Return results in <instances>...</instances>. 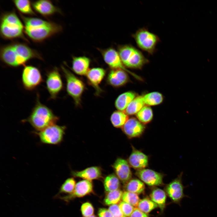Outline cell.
I'll use <instances>...</instances> for the list:
<instances>
[{"label":"cell","instance_id":"cell-1","mask_svg":"<svg viewBox=\"0 0 217 217\" xmlns=\"http://www.w3.org/2000/svg\"><path fill=\"white\" fill-rule=\"evenodd\" d=\"M0 58L5 64L13 67L24 65L33 58L42 59L36 51L24 44L20 43H12L3 46L0 50Z\"/></svg>","mask_w":217,"mask_h":217},{"label":"cell","instance_id":"cell-2","mask_svg":"<svg viewBox=\"0 0 217 217\" xmlns=\"http://www.w3.org/2000/svg\"><path fill=\"white\" fill-rule=\"evenodd\" d=\"M24 24V31L30 39L39 42L60 32L61 27L54 23L20 14Z\"/></svg>","mask_w":217,"mask_h":217},{"label":"cell","instance_id":"cell-3","mask_svg":"<svg viewBox=\"0 0 217 217\" xmlns=\"http://www.w3.org/2000/svg\"><path fill=\"white\" fill-rule=\"evenodd\" d=\"M39 96L37 95L36 104L30 115L22 121L29 123L38 131L56 124L59 120L51 109L40 102Z\"/></svg>","mask_w":217,"mask_h":217},{"label":"cell","instance_id":"cell-4","mask_svg":"<svg viewBox=\"0 0 217 217\" xmlns=\"http://www.w3.org/2000/svg\"><path fill=\"white\" fill-rule=\"evenodd\" d=\"M24 27L14 11L5 13L1 17L0 32L3 38L7 39L24 38Z\"/></svg>","mask_w":217,"mask_h":217},{"label":"cell","instance_id":"cell-5","mask_svg":"<svg viewBox=\"0 0 217 217\" xmlns=\"http://www.w3.org/2000/svg\"><path fill=\"white\" fill-rule=\"evenodd\" d=\"M118 51L123 64L127 67L140 69L149 62L140 51L131 45L119 46Z\"/></svg>","mask_w":217,"mask_h":217},{"label":"cell","instance_id":"cell-6","mask_svg":"<svg viewBox=\"0 0 217 217\" xmlns=\"http://www.w3.org/2000/svg\"><path fill=\"white\" fill-rule=\"evenodd\" d=\"M61 68L66 82V90L73 99L76 106L81 105L82 95L85 89L83 82L63 66Z\"/></svg>","mask_w":217,"mask_h":217},{"label":"cell","instance_id":"cell-7","mask_svg":"<svg viewBox=\"0 0 217 217\" xmlns=\"http://www.w3.org/2000/svg\"><path fill=\"white\" fill-rule=\"evenodd\" d=\"M132 36L139 48L151 55L156 51L157 45L160 41L158 36L145 28L139 29Z\"/></svg>","mask_w":217,"mask_h":217},{"label":"cell","instance_id":"cell-8","mask_svg":"<svg viewBox=\"0 0 217 217\" xmlns=\"http://www.w3.org/2000/svg\"><path fill=\"white\" fill-rule=\"evenodd\" d=\"M66 128L64 126H59L55 124L36 133L41 143L56 145L60 144L62 141Z\"/></svg>","mask_w":217,"mask_h":217},{"label":"cell","instance_id":"cell-9","mask_svg":"<svg viewBox=\"0 0 217 217\" xmlns=\"http://www.w3.org/2000/svg\"><path fill=\"white\" fill-rule=\"evenodd\" d=\"M21 80L23 87L28 91L33 90L43 81L40 70L32 65L24 66L22 71Z\"/></svg>","mask_w":217,"mask_h":217},{"label":"cell","instance_id":"cell-10","mask_svg":"<svg viewBox=\"0 0 217 217\" xmlns=\"http://www.w3.org/2000/svg\"><path fill=\"white\" fill-rule=\"evenodd\" d=\"M181 172L178 177L165 187L164 190L167 195L173 203L181 206V201L184 197L190 198L184 193V189L188 186H184L182 183Z\"/></svg>","mask_w":217,"mask_h":217},{"label":"cell","instance_id":"cell-11","mask_svg":"<svg viewBox=\"0 0 217 217\" xmlns=\"http://www.w3.org/2000/svg\"><path fill=\"white\" fill-rule=\"evenodd\" d=\"M46 82L49 99H55L63 87L61 77L57 68L55 67L47 71Z\"/></svg>","mask_w":217,"mask_h":217},{"label":"cell","instance_id":"cell-12","mask_svg":"<svg viewBox=\"0 0 217 217\" xmlns=\"http://www.w3.org/2000/svg\"><path fill=\"white\" fill-rule=\"evenodd\" d=\"M104 60L111 69H120L131 74L136 78L142 80V78L128 70L123 64L118 51L110 47L104 49H99Z\"/></svg>","mask_w":217,"mask_h":217},{"label":"cell","instance_id":"cell-13","mask_svg":"<svg viewBox=\"0 0 217 217\" xmlns=\"http://www.w3.org/2000/svg\"><path fill=\"white\" fill-rule=\"evenodd\" d=\"M135 175L143 182L147 185L153 187L164 185V175L148 168L137 170Z\"/></svg>","mask_w":217,"mask_h":217},{"label":"cell","instance_id":"cell-14","mask_svg":"<svg viewBox=\"0 0 217 217\" xmlns=\"http://www.w3.org/2000/svg\"><path fill=\"white\" fill-rule=\"evenodd\" d=\"M93 185L91 181L84 179L76 184L74 191L71 194L57 198L68 202L75 198L82 197L89 195L93 193Z\"/></svg>","mask_w":217,"mask_h":217},{"label":"cell","instance_id":"cell-15","mask_svg":"<svg viewBox=\"0 0 217 217\" xmlns=\"http://www.w3.org/2000/svg\"><path fill=\"white\" fill-rule=\"evenodd\" d=\"M112 166L115 174L124 185L132 178L131 166L127 160L121 158H118Z\"/></svg>","mask_w":217,"mask_h":217},{"label":"cell","instance_id":"cell-16","mask_svg":"<svg viewBox=\"0 0 217 217\" xmlns=\"http://www.w3.org/2000/svg\"><path fill=\"white\" fill-rule=\"evenodd\" d=\"M123 132L130 139L140 137L144 133L146 127L137 119L129 118L121 128Z\"/></svg>","mask_w":217,"mask_h":217},{"label":"cell","instance_id":"cell-17","mask_svg":"<svg viewBox=\"0 0 217 217\" xmlns=\"http://www.w3.org/2000/svg\"><path fill=\"white\" fill-rule=\"evenodd\" d=\"M132 151L127 160L130 166L137 170L144 168L148 165V156L131 145Z\"/></svg>","mask_w":217,"mask_h":217},{"label":"cell","instance_id":"cell-18","mask_svg":"<svg viewBox=\"0 0 217 217\" xmlns=\"http://www.w3.org/2000/svg\"><path fill=\"white\" fill-rule=\"evenodd\" d=\"M105 73V71L102 68H94L90 69L86 75L88 83L95 89L96 95L99 96L102 92L99 85Z\"/></svg>","mask_w":217,"mask_h":217},{"label":"cell","instance_id":"cell-19","mask_svg":"<svg viewBox=\"0 0 217 217\" xmlns=\"http://www.w3.org/2000/svg\"><path fill=\"white\" fill-rule=\"evenodd\" d=\"M125 71L120 69H111L107 75L108 84L115 87H118L126 84L129 80Z\"/></svg>","mask_w":217,"mask_h":217},{"label":"cell","instance_id":"cell-20","mask_svg":"<svg viewBox=\"0 0 217 217\" xmlns=\"http://www.w3.org/2000/svg\"><path fill=\"white\" fill-rule=\"evenodd\" d=\"M102 169L99 166H94L87 168L81 171H72V176L91 181L101 179L102 177Z\"/></svg>","mask_w":217,"mask_h":217},{"label":"cell","instance_id":"cell-21","mask_svg":"<svg viewBox=\"0 0 217 217\" xmlns=\"http://www.w3.org/2000/svg\"><path fill=\"white\" fill-rule=\"evenodd\" d=\"M32 6L36 12L44 16H50L56 12H60L58 8L49 0L36 1L32 3Z\"/></svg>","mask_w":217,"mask_h":217},{"label":"cell","instance_id":"cell-22","mask_svg":"<svg viewBox=\"0 0 217 217\" xmlns=\"http://www.w3.org/2000/svg\"><path fill=\"white\" fill-rule=\"evenodd\" d=\"M90 63V58L86 56H74L72 58V69L78 75H85L89 70Z\"/></svg>","mask_w":217,"mask_h":217},{"label":"cell","instance_id":"cell-23","mask_svg":"<svg viewBox=\"0 0 217 217\" xmlns=\"http://www.w3.org/2000/svg\"><path fill=\"white\" fill-rule=\"evenodd\" d=\"M166 196L165 190L156 187H153L150 193V199L157 204L161 213L165 208Z\"/></svg>","mask_w":217,"mask_h":217},{"label":"cell","instance_id":"cell-24","mask_svg":"<svg viewBox=\"0 0 217 217\" xmlns=\"http://www.w3.org/2000/svg\"><path fill=\"white\" fill-rule=\"evenodd\" d=\"M136 96V93L132 91H128L120 94L115 101V107L119 111H124Z\"/></svg>","mask_w":217,"mask_h":217},{"label":"cell","instance_id":"cell-25","mask_svg":"<svg viewBox=\"0 0 217 217\" xmlns=\"http://www.w3.org/2000/svg\"><path fill=\"white\" fill-rule=\"evenodd\" d=\"M124 188L125 191L140 194L144 191L145 185L140 179L133 178L124 184Z\"/></svg>","mask_w":217,"mask_h":217},{"label":"cell","instance_id":"cell-26","mask_svg":"<svg viewBox=\"0 0 217 217\" xmlns=\"http://www.w3.org/2000/svg\"><path fill=\"white\" fill-rule=\"evenodd\" d=\"M120 180L114 173L108 175L104 178L103 185L105 191L109 192L119 189Z\"/></svg>","mask_w":217,"mask_h":217},{"label":"cell","instance_id":"cell-27","mask_svg":"<svg viewBox=\"0 0 217 217\" xmlns=\"http://www.w3.org/2000/svg\"><path fill=\"white\" fill-rule=\"evenodd\" d=\"M129 119L128 115L122 111H117L113 112L111 115L110 121L115 127L122 128Z\"/></svg>","mask_w":217,"mask_h":217},{"label":"cell","instance_id":"cell-28","mask_svg":"<svg viewBox=\"0 0 217 217\" xmlns=\"http://www.w3.org/2000/svg\"><path fill=\"white\" fill-rule=\"evenodd\" d=\"M145 105L143 96H137L129 104L124 112L128 115L136 114Z\"/></svg>","mask_w":217,"mask_h":217},{"label":"cell","instance_id":"cell-29","mask_svg":"<svg viewBox=\"0 0 217 217\" xmlns=\"http://www.w3.org/2000/svg\"><path fill=\"white\" fill-rule=\"evenodd\" d=\"M143 97L145 104L149 106L159 105L162 102L163 100L162 94L158 92L146 94Z\"/></svg>","mask_w":217,"mask_h":217},{"label":"cell","instance_id":"cell-30","mask_svg":"<svg viewBox=\"0 0 217 217\" xmlns=\"http://www.w3.org/2000/svg\"><path fill=\"white\" fill-rule=\"evenodd\" d=\"M137 119L143 124L150 122L153 117V113L151 108L149 106H144L136 114Z\"/></svg>","mask_w":217,"mask_h":217},{"label":"cell","instance_id":"cell-31","mask_svg":"<svg viewBox=\"0 0 217 217\" xmlns=\"http://www.w3.org/2000/svg\"><path fill=\"white\" fill-rule=\"evenodd\" d=\"M123 193L120 189L107 192L104 200V204L109 206L117 204L122 199Z\"/></svg>","mask_w":217,"mask_h":217},{"label":"cell","instance_id":"cell-32","mask_svg":"<svg viewBox=\"0 0 217 217\" xmlns=\"http://www.w3.org/2000/svg\"><path fill=\"white\" fill-rule=\"evenodd\" d=\"M13 3L19 11L23 14L35 15V13L32 8L30 2L28 0H14Z\"/></svg>","mask_w":217,"mask_h":217},{"label":"cell","instance_id":"cell-33","mask_svg":"<svg viewBox=\"0 0 217 217\" xmlns=\"http://www.w3.org/2000/svg\"><path fill=\"white\" fill-rule=\"evenodd\" d=\"M137 207L143 212L148 214L158 206L151 199L145 198L140 200Z\"/></svg>","mask_w":217,"mask_h":217},{"label":"cell","instance_id":"cell-34","mask_svg":"<svg viewBox=\"0 0 217 217\" xmlns=\"http://www.w3.org/2000/svg\"><path fill=\"white\" fill-rule=\"evenodd\" d=\"M76 181L73 178L66 179L61 186L58 193L56 195L58 196L61 193L69 194L74 191L76 185Z\"/></svg>","mask_w":217,"mask_h":217},{"label":"cell","instance_id":"cell-35","mask_svg":"<svg viewBox=\"0 0 217 217\" xmlns=\"http://www.w3.org/2000/svg\"><path fill=\"white\" fill-rule=\"evenodd\" d=\"M122 200V201L135 207L137 206L140 200L138 194L127 191L123 192Z\"/></svg>","mask_w":217,"mask_h":217},{"label":"cell","instance_id":"cell-36","mask_svg":"<svg viewBox=\"0 0 217 217\" xmlns=\"http://www.w3.org/2000/svg\"><path fill=\"white\" fill-rule=\"evenodd\" d=\"M81 212L83 217H87L93 215L94 208L91 203L85 202L82 204L80 208Z\"/></svg>","mask_w":217,"mask_h":217},{"label":"cell","instance_id":"cell-37","mask_svg":"<svg viewBox=\"0 0 217 217\" xmlns=\"http://www.w3.org/2000/svg\"><path fill=\"white\" fill-rule=\"evenodd\" d=\"M119 207L124 215L126 217H129L135 208L131 204L123 201L120 202Z\"/></svg>","mask_w":217,"mask_h":217},{"label":"cell","instance_id":"cell-38","mask_svg":"<svg viewBox=\"0 0 217 217\" xmlns=\"http://www.w3.org/2000/svg\"><path fill=\"white\" fill-rule=\"evenodd\" d=\"M113 217H126L123 214L119 206L117 204L109 206L108 209Z\"/></svg>","mask_w":217,"mask_h":217},{"label":"cell","instance_id":"cell-39","mask_svg":"<svg viewBox=\"0 0 217 217\" xmlns=\"http://www.w3.org/2000/svg\"><path fill=\"white\" fill-rule=\"evenodd\" d=\"M97 215L98 217H113L109 209L105 208H99L98 211Z\"/></svg>","mask_w":217,"mask_h":217},{"label":"cell","instance_id":"cell-40","mask_svg":"<svg viewBox=\"0 0 217 217\" xmlns=\"http://www.w3.org/2000/svg\"><path fill=\"white\" fill-rule=\"evenodd\" d=\"M129 217H149L148 214L145 213L137 208H135Z\"/></svg>","mask_w":217,"mask_h":217},{"label":"cell","instance_id":"cell-41","mask_svg":"<svg viewBox=\"0 0 217 217\" xmlns=\"http://www.w3.org/2000/svg\"><path fill=\"white\" fill-rule=\"evenodd\" d=\"M97 217L94 215H91V216H88V217Z\"/></svg>","mask_w":217,"mask_h":217}]
</instances>
